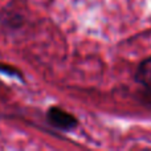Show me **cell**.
<instances>
[{"instance_id":"obj_3","label":"cell","mask_w":151,"mask_h":151,"mask_svg":"<svg viewBox=\"0 0 151 151\" xmlns=\"http://www.w3.org/2000/svg\"><path fill=\"white\" fill-rule=\"evenodd\" d=\"M0 72L1 73H5V74H9V76H19L20 73H19L17 70H15V69H12V68H9V66H7V65H1L0 64Z\"/></svg>"},{"instance_id":"obj_1","label":"cell","mask_w":151,"mask_h":151,"mask_svg":"<svg viewBox=\"0 0 151 151\" xmlns=\"http://www.w3.org/2000/svg\"><path fill=\"white\" fill-rule=\"evenodd\" d=\"M48 122L52 126L60 129V130H72L77 126V119L68 111L60 109V107H50L47 113Z\"/></svg>"},{"instance_id":"obj_2","label":"cell","mask_w":151,"mask_h":151,"mask_svg":"<svg viewBox=\"0 0 151 151\" xmlns=\"http://www.w3.org/2000/svg\"><path fill=\"white\" fill-rule=\"evenodd\" d=\"M135 78L146 90H149L151 93V57L146 58L139 65L137 74H135Z\"/></svg>"}]
</instances>
